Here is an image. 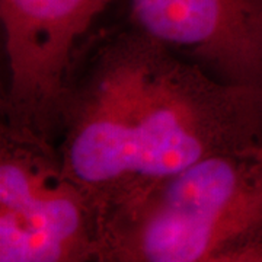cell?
<instances>
[{
  "label": "cell",
  "mask_w": 262,
  "mask_h": 262,
  "mask_svg": "<svg viewBox=\"0 0 262 262\" xmlns=\"http://www.w3.org/2000/svg\"><path fill=\"white\" fill-rule=\"evenodd\" d=\"M56 146L106 207L196 162L262 149V88L222 82L128 25L77 58Z\"/></svg>",
  "instance_id": "cell-1"
},
{
  "label": "cell",
  "mask_w": 262,
  "mask_h": 262,
  "mask_svg": "<svg viewBox=\"0 0 262 262\" xmlns=\"http://www.w3.org/2000/svg\"><path fill=\"white\" fill-rule=\"evenodd\" d=\"M99 262H262V149L220 155L105 207Z\"/></svg>",
  "instance_id": "cell-2"
},
{
  "label": "cell",
  "mask_w": 262,
  "mask_h": 262,
  "mask_svg": "<svg viewBox=\"0 0 262 262\" xmlns=\"http://www.w3.org/2000/svg\"><path fill=\"white\" fill-rule=\"evenodd\" d=\"M105 207L54 143L2 125L0 262L99 261Z\"/></svg>",
  "instance_id": "cell-3"
},
{
  "label": "cell",
  "mask_w": 262,
  "mask_h": 262,
  "mask_svg": "<svg viewBox=\"0 0 262 262\" xmlns=\"http://www.w3.org/2000/svg\"><path fill=\"white\" fill-rule=\"evenodd\" d=\"M113 0H0L8 58L2 125L57 143L86 32Z\"/></svg>",
  "instance_id": "cell-4"
},
{
  "label": "cell",
  "mask_w": 262,
  "mask_h": 262,
  "mask_svg": "<svg viewBox=\"0 0 262 262\" xmlns=\"http://www.w3.org/2000/svg\"><path fill=\"white\" fill-rule=\"evenodd\" d=\"M128 25L226 83L262 88V0H127Z\"/></svg>",
  "instance_id": "cell-5"
}]
</instances>
